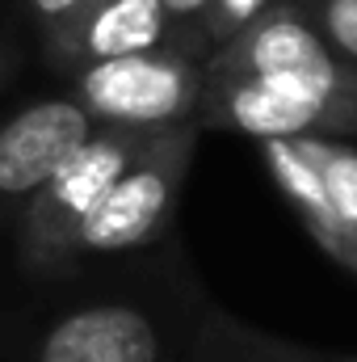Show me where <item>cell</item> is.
<instances>
[{
	"label": "cell",
	"mask_w": 357,
	"mask_h": 362,
	"mask_svg": "<svg viewBox=\"0 0 357 362\" xmlns=\"http://www.w3.org/2000/svg\"><path fill=\"white\" fill-rule=\"evenodd\" d=\"M152 131L92 127L89 139L34 189V198L13 215L17 219V262L30 278H63L76 270L72 240L92 206L105 198L114 177L139 156Z\"/></svg>",
	"instance_id": "obj_1"
},
{
	"label": "cell",
	"mask_w": 357,
	"mask_h": 362,
	"mask_svg": "<svg viewBox=\"0 0 357 362\" xmlns=\"http://www.w3.org/2000/svg\"><path fill=\"white\" fill-rule=\"evenodd\" d=\"M202 131L193 122L152 131L139 156L114 177L105 198L92 206V215L80 223L72 240V262L109 257V253H131L164 236L169 219L177 215L181 189L189 177L193 152H198Z\"/></svg>",
	"instance_id": "obj_2"
},
{
	"label": "cell",
	"mask_w": 357,
	"mask_h": 362,
	"mask_svg": "<svg viewBox=\"0 0 357 362\" xmlns=\"http://www.w3.org/2000/svg\"><path fill=\"white\" fill-rule=\"evenodd\" d=\"M72 97L89 110L97 127L164 131L198 127V105L206 89V59L185 47H152L118 59H97L68 72Z\"/></svg>",
	"instance_id": "obj_3"
},
{
	"label": "cell",
	"mask_w": 357,
	"mask_h": 362,
	"mask_svg": "<svg viewBox=\"0 0 357 362\" xmlns=\"http://www.w3.org/2000/svg\"><path fill=\"white\" fill-rule=\"evenodd\" d=\"M198 131H227L248 139H303V135H357V101L311 89L294 76H231L206 72Z\"/></svg>",
	"instance_id": "obj_4"
},
{
	"label": "cell",
	"mask_w": 357,
	"mask_h": 362,
	"mask_svg": "<svg viewBox=\"0 0 357 362\" xmlns=\"http://www.w3.org/2000/svg\"><path fill=\"white\" fill-rule=\"evenodd\" d=\"M206 72L231 76H294L311 89L357 101V64L337 55L320 30L294 8V0H273L265 13L236 38L206 55Z\"/></svg>",
	"instance_id": "obj_5"
},
{
	"label": "cell",
	"mask_w": 357,
	"mask_h": 362,
	"mask_svg": "<svg viewBox=\"0 0 357 362\" xmlns=\"http://www.w3.org/2000/svg\"><path fill=\"white\" fill-rule=\"evenodd\" d=\"M97 127L89 110L63 93L21 105L0 122V215H17Z\"/></svg>",
	"instance_id": "obj_6"
},
{
	"label": "cell",
	"mask_w": 357,
	"mask_h": 362,
	"mask_svg": "<svg viewBox=\"0 0 357 362\" xmlns=\"http://www.w3.org/2000/svg\"><path fill=\"white\" fill-rule=\"evenodd\" d=\"M160 325L135 303H85L51 320L30 362H160Z\"/></svg>",
	"instance_id": "obj_7"
},
{
	"label": "cell",
	"mask_w": 357,
	"mask_h": 362,
	"mask_svg": "<svg viewBox=\"0 0 357 362\" xmlns=\"http://www.w3.org/2000/svg\"><path fill=\"white\" fill-rule=\"evenodd\" d=\"M164 42H173V25L160 0H89L59 30L42 34V51L59 72H76L97 59L152 51Z\"/></svg>",
	"instance_id": "obj_8"
},
{
	"label": "cell",
	"mask_w": 357,
	"mask_h": 362,
	"mask_svg": "<svg viewBox=\"0 0 357 362\" xmlns=\"http://www.w3.org/2000/svg\"><path fill=\"white\" fill-rule=\"evenodd\" d=\"M261 160H265L269 181L277 185V194L286 198V206L294 211L298 228L311 236V245L345 274L357 278V228L345 219V211L332 202V194L324 189L320 173L307 165V156L298 152L294 139H261Z\"/></svg>",
	"instance_id": "obj_9"
},
{
	"label": "cell",
	"mask_w": 357,
	"mask_h": 362,
	"mask_svg": "<svg viewBox=\"0 0 357 362\" xmlns=\"http://www.w3.org/2000/svg\"><path fill=\"white\" fill-rule=\"evenodd\" d=\"M189 362H357L349 354H324V350H307L298 341L273 337L265 329H253L227 312H206L193 346H189Z\"/></svg>",
	"instance_id": "obj_10"
},
{
	"label": "cell",
	"mask_w": 357,
	"mask_h": 362,
	"mask_svg": "<svg viewBox=\"0 0 357 362\" xmlns=\"http://www.w3.org/2000/svg\"><path fill=\"white\" fill-rule=\"evenodd\" d=\"M294 144L307 156V165L320 173L324 189L332 194V202L357 228V148L349 139H341V135H303Z\"/></svg>",
	"instance_id": "obj_11"
},
{
	"label": "cell",
	"mask_w": 357,
	"mask_h": 362,
	"mask_svg": "<svg viewBox=\"0 0 357 362\" xmlns=\"http://www.w3.org/2000/svg\"><path fill=\"white\" fill-rule=\"evenodd\" d=\"M294 8L320 30V38L357 64V0H294Z\"/></svg>",
	"instance_id": "obj_12"
},
{
	"label": "cell",
	"mask_w": 357,
	"mask_h": 362,
	"mask_svg": "<svg viewBox=\"0 0 357 362\" xmlns=\"http://www.w3.org/2000/svg\"><path fill=\"white\" fill-rule=\"evenodd\" d=\"M169 25H173V47H185L193 55H210V42H206V8L210 0H160Z\"/></svg>",
	"instance_id": "obj_13"
},
{
	"label": "cell",
	"mask_w": 357,
	"mask_h": 362,
	"mask_svg": "<svg viewBox=\"0 0 357 362\" xmlns=\"http://www.w3.org/2000/svg\"><path fill=\"white\" fill-rule=\"evenodd\" d=\"M269 4L273 0H210V8H206V42H210V51L223 47L227 38H236L244 25H253Z\"/></svg>",
	"instance_id": "obj_14"
},
{
	"label": "cell",
	"mask_w": 357,
	"mask_h": 362,
	"mask_svg": "<svg viewBox=\"0 0 357 362\" xmlns=\"http://www.w3.org/2000/svg\"><path fill=\"white\" fill-rule=\"evenodd\" d=\"M85 4H89V0H25V13H30V21L38 25V34H51V30H59L68 17H76Z\"/></svg>",
	"instance_id": "obj_15"
},
{
	"label": "cell",
	"mask_w": 357,
	"mask_h": 362,
	"mask_svg": "<svg viewBox=\"0 0 357 362\" xmlns=\"http://www.w3.org/2000/svg\"><path fill=\"white\" fill-rule=\"evenodd\" d=\"M8 72H13V51H8V47L0 42V85L8 81Z\"/></svg>",
	"instance_id": "obj_16"
}]
</instances>
